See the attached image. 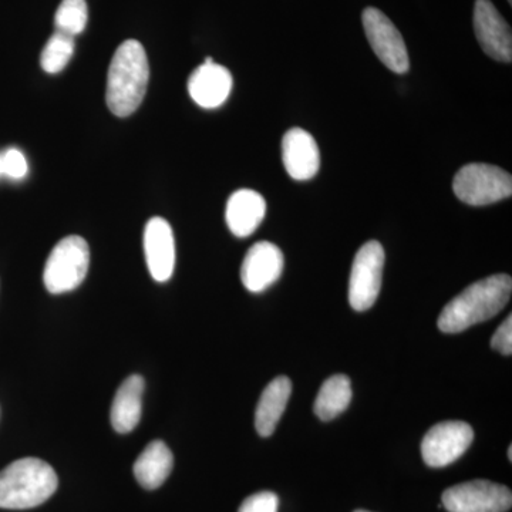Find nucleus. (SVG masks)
Listing matches in <instances>:
<instances>
[{"instance_id":"14","label":"nucleus","mask_w":512,"mask_h":512,"mask_svg":"<svg viewBox=\"0 0 512 512\" xmlns=\"http://www.w3.org/2000/svg\"><path fill=\"white\" fill-rule=\"evenodd\" d=\"M282 160L293 180H311L320 167L318 143L308 131L291 128L282 140Z\"/></svg>"},{"instance_id":"17","label":"nucleus","mask_w":512,"mask_h":512,"mask_svg":"<svg viewBox=\"0 0 512 512\" xmlns=\"http://www.w3.org/2000/svg\"><path fill=\"white\" fill-rule=\"evenodd\" d=\"M291 393L292 382L286 376L276 377L265 387L255 413V427L259 436L269 437L274 434Z\"/></svg>"},{"instance_id":"27","label":"nucleus","mask_w":512,"mask_h":512,"mask_svg":"<svg viewBox=\"0 0 512 512\" xmlns=\"http://www.w3.org/2000/svg\"><path fill=\"white\" fill-rule=\"evenodd\" d=\"M355 512H370V511H365V510H357Z\"/></svg>"},{"instance_id":"7","label":"nucleus","mask_w":512,"mask_h":512,"mask_svg":"<svg viewBox=\"0 0 512 512\" xmlns=\"http://www.w3.org/2000/svg\"><path fill=\"white\" fill-rule=\"evenodd\" d=\"M441 501L448 512H507L512 494L505 485L476 480L447 488Z\"/></svg>"},{"instance_id":"3","label":"nucleus","mask_w":512,"mask_h":512,"mask_svg":"<svg viewBox=\"0 0 512 512\" xmlns=\"http://www.w3.org/2000/svg\"><path fill=\"white\" fill-rule=\"evenodd\" d=\"M56 471L35 457L20 458L0 471V508L29 510L56 493Z\"/></svg>"},{"instance_id":"21","label":"nucleus","mask_w":512,"mask_h":512,"mask_svg":"<svg viewBox=\"0 0 512 512\" xmlns=\"http://www.w3.org/2000/svg\"><path fill=\"white\" fill-rule=\"evenodd\" d=\"M89 9L86 0H62L55 16L56 30L77 36L86 29Z\"/></svg>"},{"instance_id":"5","label":"nucleus","mask_w":512,"mask_h":512,"mask_svg":"<svg viewBox=\"0 0 512 512\" xmlns=\"http://www.w3.org/2000/svg\"><path fill=\"white\" fill-rule=\"evenodd\" d=\"M458 200L473 207L495 204L512 195L511 174L490 164H468L460 168L453 181Z\"/></svg>"},{"instance_id":"20","label":"nucleus","mask_w":512,"mask_h":512,"mask_svg":"<svg viewBox=\"0 0 512 512\" xmlns=\"http://www.w3.org/2000/svg\"><path fill=\"white\" fill-rule=\"evenodd\" d=\"M74 53V37L56 30L47 40L40 64L46 73L56 74L62 72L67 63L72 60Z\"/></svg>"},{"instance_id":"10","label":"nucleus","mask_w":512,"mask_h":512,"mask_svg":"<svg viewBox=\"0 0 512 512\" xmlns=\"http://www.w3.org/2000/svg\"><path fill=\"white\" fill-rule=\"evenodd\" d=\"M474 30L481 49L497 62H512V33L490 0H477L474 6Z\"/></svg>"},{"instance_id":"4","label":"nucleus","mask_w":512,"mask_h":512,"mask_svg":"<svg viewBox=\"0 0 512 512\" xmlns=\"http://www.w3.org/2000/svg\"><path fill=\"white\" fill-rule=\"evenodd\" d=\"M90 248L82 237L70 235L53 248L47 258L43 282L47 291L60 295L83 284L89 272Z\"/></svg>"},{"instance_id":"16","label":"nucleus","mask_w":512,"mask_h":512,"mask_svg":"<svg viewBox=\"0 0 512 512\" xmlns=\"http://www.w3.org/2000/svg\"><path fill=\"white\" fill-rule=\"evenodd\" d=\"M144 386L143 377L133 375L127 377L117 390L110 413L111 426L117 433H130L140 423Z\"/></svg>"},{"instance_id":"11","label":"nucleus","mask_w":512,"mask_h":512,"mask_svg":"<svg viewBox=\"0 0 512 512\" xmlns=\"http://www.w3.org/2000/svg\"><path fill=\"white\" fill-rule=\"evenodd\" d=\"M284 254L268 241L256 242L249 248L241 266V281L249 292H264L281 278Z\"/></svg>"},{"instance_id":"19","label":"nucleus","mask_w":512,"mask_h":512,"mask_svg":"<svg viewBox=\"0 0 512 512\" xmlns=\"http://www.w3.org/2000/svg\"><path fill=\"white\" fill-rule=\"evenodd\" d=\"M350 400H352V387H350L349 377L335 375L329 377L320 387L313 410L320 420H333L348 409Z\"/></svg>"},{"instance_id":"25","label":"nucleus","mask_w":512,"mask_h":512,"mask_svg":"<svg viewBox=\"0 0 512 512\" xmlns=\"http://www.w3.org/2000/svg\"><path fill=\"white\" fill-rule=\"evenodd\" d=\"M508 458H510V461L512 460V447L508 448Z\"/></svg>"},{"instance_id":"15","label":"nucleus","mask_w":512,"mask_h":512,"mask_svg":"<svg viewBox=\"0 0 512 512\" xmlns=\"http://www.w3.org/2000/svg\"><path fill=\"white\" fill-rule=\"evenodd\" d=\"M266 214V201L254 190H238L229 197L225 220L229 231L238 238L254 234Z\"/></svg>"},{"instance_id":"6","label":"nucleus","mask_w":512,"mask_h":512,"mask_svg":"<svg viewBox=\"0 0 512 512\" xmlns=\"http://www.w3.org/2000/svg\"><path fill=\"white\" fill-rule=\"evenodd\" d=\"M384 249L370 241L357 251L349 281V302L357 312L372 308L382 288Z\"/></svg>"},{"instance_id":"9","label":"nucleus","mask_w":512,"mask_h":512,"mask_svg":"<svg viewBox=\"0 0 512 512\" xmlns=\"http://www.w3.org/2000/svg\"><path fill=\"white\" fill-rule=\"evenodd\" d=\"M474 440V431L464 421H443L427 431L421 443V456L429 467L450 466L463 456Z\"/></svg>"},{"instance_id":"2","label":"nucleus","mask_w":512,"mask_h":512,"mask_svg":"<svg viewBox=\"0 0 512 512\" xmlns=\"http://www.w3.org/2000/svg\"><path fill=\"white\" fill-rule=\"evenodd\" d=\"M150 64L143 45L126 40L114 53L107 76V106L117 117H128L146 97Z\"/></svg>"},{"instance_id":"13","label":"nucleus","mask_w":512,"mask_h":512,"mask_svg":"<svg viewBox=\"0 0 512 512\" xmlns=\"http://www.w3.org/2000/svg\"><path fill=\"white\" fill-rule=\"evenodd\" d=\"M144 254L154 281L167 282L175 268V241L170 224L160 217L151 218L144 229Z\"/></svg>"},{"instance_id":"1","label":"nucleus","mask_w":512,"mask_h":512,"mask_svg":"<svg viewBox=\"0 0 512 512\" xmlns=\"http://www.w3.org/2000/svg\"><path fill=\"white\" fill-rule=\"evenodd\" d=\"M511 292V276L498 274L481 279L447 303L437 325L444 333L464 332L503 311L510 301Z\"/></svg>"},{"instance_id":"18","label":"nucleus","mask_w":512,"mask_h":512,"mask_svg":"<svg viewBox=\"0 0 512 512\" xmlns=\"http://www.w3.org/2000/svg\"><path fill=\"white\" fill-rule=\"evenodd\" d=\"M174 467V457L163 441H151L134 463V476L141 487L157 490L170 476Z\"/></svg>"},{"instance_id":"12","label":"nucleus","mask_w":512,"mask_h":512,"mask_svg":"<svg viewBox=\"0 0 512 512\" xmlns=\"http://www.w3.org/2000/svg\"><path fill=\"white\" fill-rule=\"evenodd\" d=\"M232 84L234 80L227 67L207 57L188 79V93L202 109H217L228 100Z\"/></svg>"},{"instance_id":"8","label":"nucleus","mask_w":512,"mask_h":512,"mask_svg":"<svg viewBox=\"0 0 512 512\" xmlns=\"http://www.w3.org/2000/svg\"><path fill=\"white\" fill-rule=\"evenodd\" d=\"M362 20L367 40L380 62L394 73L409 72L410 60L406 43L392 20L376 8L363 10Z\"/></svg>"},{"instance_id":"23","label":"nucleus","mask_w":512,"mask_h":512,"mask_svg":"<svg viewBox=\"0 0 512 512\" xmlns=\"http://www.w3.org/2000/svg\"><path fill=\"white\" fill-rule=\"evenodd\" d=\"M2 164L3 174L15 180H20L28 174V161L16 148L6 151L5 156L2 157Z\"/></svg>"},{"instance_id":"28","label":"nucleus","mask_w":512,"mask_h":512,"mask_svg":"<svg viewBox=\"0 0 512 512\" xmlns=\"http://www.w3.org/2000/svg\"><path fill=\"white\" fill-rule=\"evenodd\" d=\"M508 2H510V5H511V3H512V0H508Z\"/></svg>"},{"instance_id":"26","label":"nucleus","mask_w":512,"mask_h":512,"mask_svg":"<svg viewBox=\"0 0 512 512\" xmlns=\"http://www.w3.org/2000/svg\"><path fill=\"white\" fill-rule=\"evenodd\" d=\"M0 174H3L2 157H0Z\"/></svg>"},{"instance_id":"24","label":"nucleus","mask_w":512,"mask_h":512,"mask_svg":"<svg viewBox=\"0 0 512 512\" xmlns=\"http://www.w3.org/2000/svg\"><path fill=\"white\" fill-rule=\"evenodd\" d=\"M491 348L498 350L501 355L511 356L512 353V318L511 315L501 323L500 328L491 339Z\"/></svg>"},{"instance_id":"22","label":"nucleus","mask_w":512,"mask_h":512,"mask_svg":"<svg viewBox=\"0 0 512 512\" xmlns=\"http://www.w3.org/2000/svg\"><path fill=\"white\" fill-rule=\"evenodd\" d=\"M279 498L271 491L251 495L239 507L238 512H278Z\"/></svg>"}]
</instances>
